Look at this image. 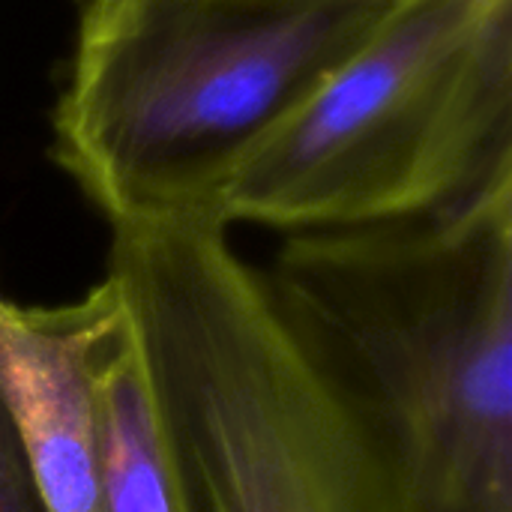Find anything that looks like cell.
<instances>
[{"mask_svg": "<svg viewBox=\"0 0 512 512\" xmlns=\"http://www.w3.org/2000/svg\"><path fill=\"white\" fill-rule=\"evenodd\" d=\"M123 321L126 303L108 273L57 306L0 294V387L51 512H96V372Z\"/></svg>", "mask_w": 512, "mask_h": 512, "instance_id": "5b68a950", "label": "cell"}, {"mask_svg": "<svg viewBox=\"0 0 512 512\" xmlns=\"http://www.w3.org/2000/svg\"><path fill=\"white\" fill-rule=\"evenodd\" d=\"M0 512H51L0 387Z\"/></svg>", "mask_w": 512, "mask_h": 512, "instance_id": "52a82bcc", "label": "cell"}, {"mask_svg": "<svg viewBox=\"0 0 512 512\" xmlns=\"http://www.w3.org/2000/svg\"><path fill=\"white\" fill-rule=\"evenodd\" d=\"M396 6L84 0L51 117V156L108 225L219 213L249 153Z\"/></svg>", "mask_w": 512, "mask_h": 512, "instance_id": "3957f363", "label": "cell"}, {"mask_svg": "<svg viewBox=\"0 0 512 512\" xmlns=\"http://www.w3.org/2000/svg\"><path fill=\"white\" fill-rule=\"evenodd\" d=\"M512 165V3L399 0L237 168L228 225L324 231L444 207Z\"/></svg>", "mask_w": 512, "mask_h": 512, "instance_id": "277c9868", "label": "cell"}, {"mask_svg": "<svg viewBox=\"0 0 512 512\" xmlns=\"http://www.w3.org/2000/svg\"><path fill=\"white\" fill-rule=\"evenodd\" d=\"M96 405V512H177L129 309L99 360Z\"/></svg>", "mask_w": 512, "mask_h": 512, "instance_id": "8992f818", "label": "cell"}, {"mask_svg": "<svg viewBox=\"0 0 512 512\" xmlns=\"http://www.w3.org/2000/svg\"><path fill=\"white\" fill-rule=\"evenodd\" d=\"M177 512H399L219 213L111 225Z\"/></svg>", "mask_w": 512, "mask_h": 512, "instance_id": "7a4b0ae2", "label": "cell"}, {"mask_svg": "<svg viewBox=\"0 0 512 512\" xmlns=\"http://www.w3.org/2000/svg\"><path fill=\"white\" fill-rule=\"evenodd\" d=\"M483 3H489V6H507L512 0H483Z\"/></svg>", "mask_w": 512, "mask_h": 512, "instance_id": "ba28073f", "label": "cell"}, {"mask_svg": "<svg viewBox=\"0 0 512 512\" xmlns=\"http://www.w3.org/2000/svg\"><path fill=\"white\" fill-rule=\"evenodd\" d=\"M261 276L399 512H512V165L426 213L297 231Z\"/></svg>", "mask_w": 512, "mask_h": 512, "instance_id": "6da1fadb", "label": "cell"}]
</instances>
